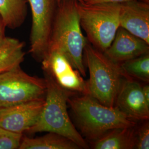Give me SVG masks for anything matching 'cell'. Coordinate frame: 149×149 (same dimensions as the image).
<instances>
[{
    "label": "cell",
    "mask_w": 149,
    "mask_h": 149,
    "mask_svg": "<svg viewBox=\"0 0 149 149\" xmlns=\"http://www.w3.org/2000/svg\"><path fill=\"white\" fill-rule=\"evenodd\" d=\"M75 95L70 97L68 103L84 138L93 142L113 129L136 125L116 107L106 106L88 95Z\"/></svg>",
    "instance_id": "1"
},
{
    "label": "cell",
    "mask_w": 149,
    "mask_h": 149,
    "mask_svg": "<svg viewBox=\"0 0 149 149\" xmlns=\"http://www.w3.org/2000/svg\"><path fill=\"white\" fill-rule=\"evenodd\" d=\"M47 90L43 111L37 122L26 133L52 132L69 139L81 149H88L89 145L71 122L68 112V100L76 95L62 88L45 71H43Z\"/></svg>",
    "instance_id": "2"
},
{
    "label": "cell",
    "mask_w": 149,
    "mask_h": 149,
    "mask_svg": "<svg viewBox=\"0 0 149 149\" xmlns=\"http://www.w3.org/2000/svg\"><path fill=\"white\" fill-rule=\"evenodd\" d=\"M76 1H60L48 50H57L63 54L74 69L80 72L82 77H85L86 71L83 52L87 38L84 36L81 29Z\"/></svg>",
    "instance_id": "3"
},
{
    "label": "cell",
    "mask_w": 149,
    "mask_h": 149,
    "mask_svg": "<svg viewBox=\"0 0 149 149\" xmlns=\"http://www.w3.org/2000/svg\"><path fill=\"white\" fill-rule=\"evenodd\" d=\"M83 60L88 69L90 79L86 81L87 95L106 106L114 107L123 80L128 75L120 64L113 62L87 39Z\"/></svg>",
    "instance_id": "4"
},
{
    "label": "cell",
    "mask_w": 149,
    "mask_h": 149,
    "mask_svg": "<svg viewBox=\"0 0 149 149\" xmlns=\"http://www.w3.org/2000/svg\"><path fill=\"white\" fill-rule=\"evenodd\" d=\"M81 27L85 31L87 40L103 53L112 43L120 27V3L86 4L76 1Z\"/></svg>",
    "instance_id": "5"
},
{
    "label": "cell",
    "mask_w": 149,
    "mask_h": 149,
    "mask_svg": "<svg viewBox=\"0 0 149 149\" xmlns=\"http://www.w3.org/2000/svg\"><path fill=\"white\" fill-rule=\"evenodd\" d=\"M44 79L32 76L20 67L0 74V108L45 97Z\"/></svg>",
    "instance_id": "6"
},
{
    "label": "cell",
    "mask_w": 149,
    "mask_h": 149,
    "mask_svg": "<svg viewBox=\"0 0 149 149\" xmlns=\"http://www.w3.org/2000/svg\"><path fill=\"white\" fill-rule=\"evenodd\" d=\"M32 11L29 53L42 61L47 55L58 0H27Z\"/></svg>",
    "instance_id": "7"
},
{
    "label": "cell",
    "mask_w": 149,
    "mask_h": 149,
    "mask_svg": "<svg viewBox=\"0 0 149 149\" xmlns=\"http://www.w3.org/2000/svg\"><path fill=\"white\" fill-rule=\"evenodd\" d=\"M41 62L43 71L50 74L62 88L75 94L87 95L86 81L63 54L57 50H48Z\"/></svg>",
    "instance_id": "8"
},
{
    "label": "cell",
    "mask_w": 149,
    "mask_h": 149,
    "mask_svg": "<svg viewBox=\"0 0 149 149\" xmlns=\"http://www.w3.org/2000/svg\"><path fill=\"white\" fill-rule=\"evenodd\" d=\"M45 97L0 108V127L16 133H26L43 111Z\"/></svg>",
    "instance_id": "9"
},
{
    "label": "cell",
    "mask_w": 149,
    "mask_h": 149,
    "mask_svg": "<svg viewBox=\"0 0 149 149\" xmlns=\"http://www.w3.org/2000/svg\"><path fill=\"white\" fill-rule=\"evenodd\" d=\"M114 106L134 121L149 120V105L144 99L142 85L129 76L123 80Z\"/></svg>",
    "instance_id": "10"
},
{
    "label": "cell",
    "mask_w": 149,
    "mask_h": 149,
    "mask_svg": "<svg viewBox=\"0 0 149 149\" xmlns=\"http://www.w3.org/2000/svg\"><path fill=\"white\" fill-rule=\"evenodd\" d=\"M149 53V44L121 27L111 45L103 54L113 62L120 64Z\"/></svg>",
    "instance_id": "11"
},
{
    "label": "cell",
    "mask_w": 149,
    "mask_h": 149,
    "mask_svg": "<svg viewBox=\"0 0 149 149\" xmlns=\"http://www.w3.org/2000/svg\"><path fill=\"white\" fill-rule=\"evenodd\" d=\"M120 27L149 44V4L139 0L120 3Z\"/></svg>",
    "instance_id": "12"
},
{
    "label": "cell",
    "mask_w": 149,
    "mask_h": 149,
    "mask_svg": "<svg viewBox=\"0 0 149 149\" xmlns=\"http://www.w3.org/2000/svg\"><path fill=\"white\" fill-rule=\"evenodd\" d=\"M136 135V125L116 128L92 142V147L95 149H135Z\"/></svg>",
    "instance_id": "13"
},
{
    "label": "cell",
    "mask_w": 149,
    "mask_h": 149,
    "mask_svg": "<svg viewBox=\"0 0 149 149\" xmlns=\"http://www.w3.org/2000/svg\"><path fill=\"white\" fill-rule=\"evenodd\" d=\"M24 47L17 39L5 38L0 45V74L20 67L25 56Z\"/></svg>",
    "instance_id": "14"
},
{
    "label": "cell",
    "mask_w": 149,
    "mask_h": 149,
    "mask_svg": "<svg viewBox=\"0 0 149 149\" xmlns=\"http://www.w3.org/2000/svg\"><path fill=\"white\" fill-rule=\"evenodd\" d=\"M42 136L23 137L19 149H80L74 141L64 136L48 132Z\"/></svg>",
    "instance_id": "15"
},
{
    "label": "cell",
    "mask_w": 149,
    "mask_h": 149,
    "mask_svg": "<svg viewBox=\"0 0 149 149\" xmlns=\"http://www.w3.org/2000/svg\"><path fill=\"white\" fill-rule=\"evenodd\" d=\"M27 0H0V14L6 27L12 29L21 27L27 15Z\"/></svg>",
    "instance_id": "16"
},
{
    "label": "cell",
    "mask_w": 149,
    "mask_h": 149,
    "mask_svg": "<svg viewBox=\"0 0 149 149\" xmlns=\"http://www.w3.org/2000/svg\"><path fill=\"white\" fill-rule=\"evenodd\" d=\"M123 71L132 79L148 83L149 81V53L120 64Z\"/></svg>",
    "instance_id": "17"
},
{
    "label": "cell",
    "mask_w": 149,
    "mask_h": 149,
    "mask_svg": "<svg viewBox=\"0 0 149 149\" xmlns=\"http://www.w3.org/2000/svg\"><path fill=\"white\" fill-rule=\"evenodd\" d=\"M22 138V134L0 127V149H19Z\"/></svg>",
    "instance_id": "18"
},
{
    "label": "cell",
    "mask_w": 149,
    "mask_h": 149,
    "mask_svg": "<svg viewBox=\"0 0 149 149\" xmlns=\"http://www.w3.org/2000/svg\"><path fill=\"white\" fill-rule=\"evenodd\" d=\"M135 149H149V123L145 120L144 124L136 129Z\"/></svg>",
    "instance_id": "19"
},
{
    "label": "cell",
    "mask_w": 149,
    "mask_h": 149,
    "mask_svg": "<svg viewBox=\"0 0 149 149\" xmlns=\"http://www.w3.org/2000/svg\"><path fill=\"white\" fill-rule=\"evenodd\" d=\"M132 0H84V2L86 4H93L97 3H121Z\"/></svg>",
    "instance_id": "20"
},
{
    "label": "cell",
    "mask_w": 149,
    "mask_h": 149,
    "mask_svg": "<svg viewBox=\"0 0 149 149\" xmlns=\"http://www.w3.org/2000/svg\"><path fill=\"white\" fill-rule=\"evenodd\" d=\"M6 26L5 22L3 19V18L0 14V45L3 42L5 39V30Z\"/></svg>",
    "instance_id": "21"
},
{
    "label": "cell",
    "mask_w": 149,
    "mask_h": 149,
    "mask_svg": "<svg viewBox=\"0 0 149 149\" xmlns=\"http://www.w3.org/2000/svg\"><path fill=\"white\" fill-rule=\"evenodd\" d=\"M142 92L145 101L149 105V86L148 84L142 85Z\"/></svg>",
    "instance_id": "22"
},
{
    "label": "cell",
    "mask_w": 149,
    "mask_h": 149,
    "mask_svg": "<svg viewBox=\"0 0 149 149\" xmlns=\"http://www.w3.org/2000/svg\"><path fill=\"white\" fill-rule=\"evenodd\" d=\"M140 1H141V2H143L145 3H148L149 4V0H139Z\"/></svg>",
    "instance_id": "23"
},
{
    "label": "cell",
    "mask_w": 149,
    "mask_h": 149,
    "mask_svg": "<svg viewBox=\"0 0 149 149\" xmlns=\"http://www.w3.org/2000/svg\"><path fill=\"white\" fill-rule=\"evenodd\" d=\"M61 0H58V1H59V2H60V1ZM77 1H79V2L80 3H84V0H77Z\"/></svg>",
    "instance_id": "24"
}]
</instances>
